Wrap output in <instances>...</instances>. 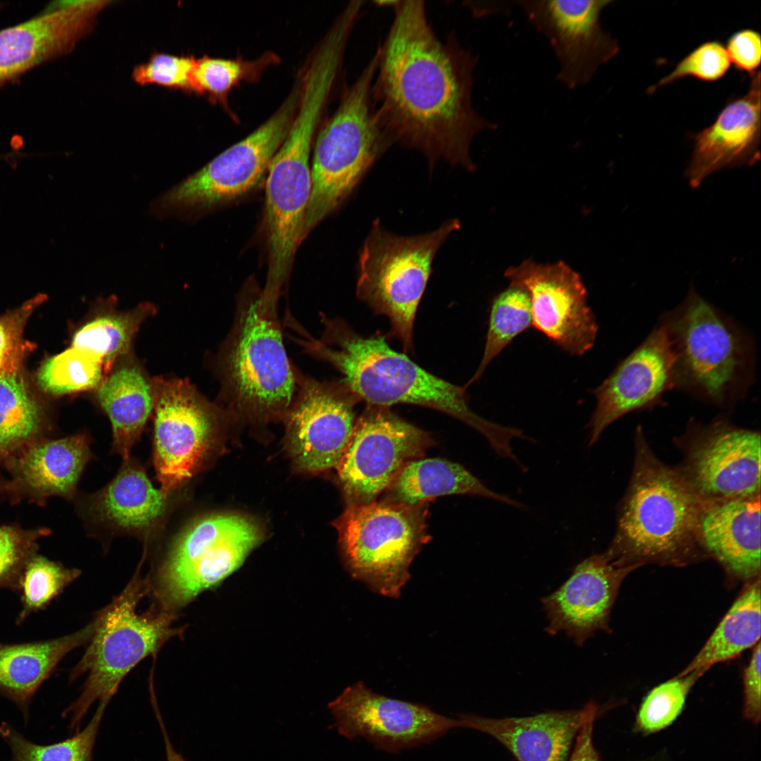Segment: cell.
<instances>
[{"instance_id": "cell-34", "label": "cell", "mask_w": 761, "mask_h": 761, "mask_svg": "<svg viewBox=\"0 0 761 761\" xmlns=\"http://www.w3.org/2000/svg\"><path fill=\"white\" fill-rule=\"evenodd\" d=\"M106 706V704H98L85 729L70 738L50 745L32 743L8 723H2L0 736L11 749L12 757L9 761H92L94 743Z\"/></svg>"}, {"instance_id": "cell-41", "label": "cell", "mask_w": 761, "mask_h": 761, "mask_svg": "<svg viewBox=\"0 0 761 761\" xmlns=\"http://www.w3.org/2000/svg\"><path fill=\"white\" fill-rule=\"evenodd\" d=\"M731 66L724 45L719 40L707 41L686 55L675 68L648 89L653 94L657 89L686 78L703 82H714L727 73Z\"/></svg>"}, {"instance_id": "cell-28", "label": "cell", "mask_w": 761, "mask_h": 761, "mask_svg": "<svg viewBox=\"0 0 761 761\" xmlns=\"http://www.w3.org/2000/svg\"><path fill=\"white\" fill-rule=\"evenodd\" d=\"M94 622L70 635L46 641L0 644V692L20 709L25 720L36 691L62 658L89 641Z\"/></svg>"}, {"instance_id": "cell-20", "label": "cell", "mask_w": 761, "mask_h": 761, "mask_svg": "<svg viewBox=\"0 0 761 761\" xmlns=\"http://www.w3.org/2000/svg\"><path fill=\"white\" fill-rule=\"evenodd\" d=\"M676 357L664 326L655 328L644 342L591 390L596 405L587 425L588 446L623 416L648 408L676 384Z\"/></svg>"}, {"instance_id": "cell-49", "label": "cell", "mask_w": 761, "mask_h": 761, "mask_svg": "<svg viewBox=\"0 0 761 761\" xmlns=\"http://www.w3.org/2000/svg\"><path fill=\"white\" fill-rule=\"evenodd\" d=\"M650 761H660V760H650Z\"/></svg>"}, {"instance_id": "cell-15", "label": "cell", "mask_w": 761, "mask_h": 761, "mask_svg": "<svg viewBox=\"0 0 761 761\" xmlns=\"http://www.w3.org/2000/svg\"><path fill=\"white\" fill-rule=\"evenodd\" d=\"M679 472L704 504L760 497V435L719 421L693 426Z\"/></svg>"}, {"instance_id": "cell-7", "label": "cell", "mask_w": 761, "mask_h": 761, "mask_svg": "<svg viewBox=\"0 0 761 761\" xmlns=\"http://www.w3.org/2000/svg\"><path fill=\"white\" fill-rule=\"evenodd\" d=\"M459 227L457 219H450L431 232L400 236L376 220L362 245L357 263V297L388 318L391 335L407 352L412 349L416 312L435 255Z\"/></svg>"}, {"instance_id": "cell-14", "label": "cell", "mask_w": 761, "mask_h": 761, "mask_svg": "<svg viewBox=\"0 0 761 761\" xmlns=\"http://www.w3.org/2000/svg\"><path fill=\"white\" fill-rule=\"evenodd\" d=\"M356 421L337 466L349 504L376 501L405 464L433 444L430 435L392 413L367 405Z\"/></svg>"}, {"instance_id": "cell-13", "label": "cell", "mask_w": 761, "mask_h": 761, "mask_svg": "<svg viewBox=\"0 0 761 761\" xmlns=\"http://www.w3.org/2000/svg\"><path fill=\"white\" fill-rule=\"evenodd\" d=\"M153 378V464L161 490L170 495L202 466L221 410L187 378Z\"/></svg>"}, {"instance_id": "cell-40", "label": "cell", "mask_w": 761, "mask_h": 761, "mask_svg": "<svg viewBox=\"0 0 761 761\" xmlns=\"http://www.w3.org/2000/svg\"><path fill=\"white\" fill-rule=\"evenodd\" d=\"M46 299L44 294H38L0 316V375L20 374L25 358L34 349L33 344L25 339V327Z\"/></svg>"}, {"instance_id": "cell-26", "label": "cell", "mask_w": 761, "mask_h": 761, "mask_svg": "<svg viewBox=\"0 0 761 761\" xmlns=\"http://www.w3.org/2000/svg\"><path fill=\"white\" fill-rule=\"evenodd\" d=\"M130 355L118 360L96 389L111 424L113 450L124 460L152 415L156 399L154 378Z\"/></svg>"}, {"instance_id": "cell-25", "label": "cell", "mask_w": 761, "mask_h": 761, "mask_svg": "<svg viewBox=\"0 0 761 761\" xmlns=\"http://www.w3.org/2000/svg\"><path fill=\"white\" fill-rule=\"evenodd\" d=\"M703 550L741 580L760 574V497L704 505L699 524Z\"/></svg>"}, {"instance_id": "cell-45", "label": "cell", "mask_w": 761, "mask_h": 761, "mask_svg": "<svg viewBox=\"0 0 761 761\" xmlns=\"http://www.w3.org/2000/svg\"><path fill=\"white\" fill-rule=\"evenodd\" d=\"M761 647L760 642L755 646L748 666L743 671V716L748 722L757 724L761 717Z\"/></svg>"}, {"instance_id": "cell-16", "label": "cell", "mask_w": 761, "mask_h": 761, "mask_svg": "<svg viewBox=\"0 0 761 761\" xmlns=\"http://www.w3.org/2000/svg\"><path fill=\"white\" fill-rule=\"evenodd\" d=\"M612 0L516 1L530 25L550 44L558 68L555 80L569 89L586 86L618 54V41L602 26Z\"/></svg>"}, {"instance_id": "cell-36", "label": "cell", "mask_w": 761, "mask_h": 761, "mask_svg": "<svg viewBox=\"0 0 761 761\" xmlns=\"http://www.w3.org/2000/svg\"><path fill=\"white\" fill-rule=\"evenodd\" d=\"M40 412L20 374L0 375V452L25 443L39 428Z\"/></svg>"}, {"instance_id": "cell-44", "label": "cell", "mask_w": 761, "mask_h": 761, "mask_svg": "<svg viewBox=\"0 0 761 761\" xmlns=\"http://www.w3.org/2000/svg\"><path fill=\"white\" fill-rule=\"evenodd\" d=\"M726 50L734 68L753 75L759 69L761 60V37L759 32L742 29L727 39Z\"/></svg>"}, {"instance_id": "cell-19", "label": "cell", "mask_w": 761, "mask_h": 761, "mask_svg": "<svg viewBox=\"0 0 761 761\" xmlns=\"http://www.w3.org/2000/svg\"><path fill=\"white\" fill-rule=\"evenodd\" d=\"M297 389L284 415L290 450L309 471L337 467L352 435L358 399L340 382H321L296 368Z\"/></svg>"}, {"instance_id": "cell-24", "label": "cell", "mask_w": 761, "mask_h": 761, "mask_svg": "<svg viewBox=\"0 0 761 761\" xmlns=\"http://www.w3.org/2000/svg\"><path fill=\"white\" fill-rule=\"evenodd\" d=\"M600 707L547 711L521 717L459 716L460 728L486 734L504 745L517 761H567L573 741L589 716Z\"/></svg>"}, {"instance_id": "cell-22", "label": "cell", "mask_w": 761, "mask_h": 761, "mask_svg": "<svg viewBox=\"0 0 761 761\" xmlns=\"http://www.w3.org/2000/svg\"><path fill=\"white\" fill-rule=\"evenodd\" d=\"M635 567L620 566L606 552L579 563L570 577L541 602L550 635L564 632L579 646L599 630H607L620 586Z\"/></svg>"}, {"instance_id": "cell-29", "label": "cell", "mask_w": 761, "mask_h": 761, "mask_svg": "<svg viewBox=\"0 0 761 761\" xmlns=\"http://www.w3.org/2000/svg\"><path fill=\"white\" fill-rule=\"evenodd\" d=\"M91 457L89 440L79 433L29 446L17 460L16 474L35 495L68 497Z\"/></svg>"}, {"instance_id": "cell-33", "label": "cell", "mask_w": 761, "mask_h": 761, "mask_svg": "<svg viewBox=\"0 0 761 761\" xmlns=\"http://www.w3.org/2000/svg\"><path fill=\"white\" fill-rule=\"evenodd\" d=\"M533 326L531 298L523 287L510 284L491 300L481 362L466 388L481 378L489 364L518 335Z\"/></svg>"}, {"instance_id": "cell-23", "label": "cell", "mask_w": 761, "mask_h": 761, "mask_svg": "<svg viewBox=\"0 0 761 761\" xmlns=\"http://www.w3.org/2000/svg\"><path fill=\"white\" fill-rule=\"evenodd\" d=\"M750 77L747 92L729 101L710 125L692 135L693 151L685 173L692 188L719 170L751 166L760 160V70Z\"/></svg>"}, {"instance_id": "cell-10", "label": "cell", "mask_w": 761, "mask_h": 761, "mask_svg": "<svg viewBox=\"0 0 761 761\" xmlns=\"http://www.w3.org/2000/svg\"><path fill=\"white\" fill-rule=\"evenodd\" d=\"M320 118L315 106H299L267 171L264 228L268 271L264 290L270 294H280L305 237L311 192L310 152Z\"/></svg>"}, {"instance_id": "cell-47", "label": "cell", "mask_w": 761, "mask_h": 761, "mask_svg": "<svg viewBox=\"0 0 761 761\" xmlns=\"http://www.w3.org/2000/svg\"><path fill=\"white\" fill-rule=\"evenodd\" d=\"M471 3L473 4H474V2H471ZM467 4H468L467 7H469V9L471 11H472L473 14L474 16H476V15L477 16H479V15L483 16V15H487L488 13L491 14L493 13H502L503 12L507 13L508 11H511L513 5H516V1H491L490 5H485V6H483V5L477 6L476 4L470 5L468 3H467Z\"/></svg>"}, {"instance_id": "cell-4", "label": "cell", "mask_w": 761, "mask_h": 761, "mask_svg": "<svg viewBox=\"0 0 761 761\" xmlns=\"http://www.w3.org/2000/svg\"><path fill=\"white\" fill-rule=\"evenodd\" d=\"M277 306L264 300L261 290L242 295L216 358L218 401L253 419L284 416L297 389L296 368L284 347Z\"/></svg>"}, {"instance_id": "cell-9", "label": "cell", "mask_w": 761, "mask_h": 761, "mask_svg": "<svg viewBox=\"0 0 761 761\" xmlns=\"http://www.w3.org/2000/svg\"><path fill=\"white\" fill-rule=\"evenodd\" d=\"M676 357V384L722 403L748 373L749 345L738 329L691 289L662 323Z\"/></svg>"}, {"instance_id": "cell-39", "label": "cell", "mask_w": 761, "mask_h": 761, "mask_svg": "<svg viewBox=\"0 0 761 761\" xmlns=\"http://www.w3.org/2000/svg\"><path fill=\"white\" fill-rule=\"evenodd\" d=\"M264 61L210 56L195 58L192 71V92L207 95L214 100H224L233 87L254 74Z\"/></svg>"}, {"instance_id": "cell-1", "label": "cell", "mask_w": 761, "mask_h": 761, "mask_svg": "<svg viewBox=\"0 0 761 761\" xmlns=\"http://www.w3.org/2000/svg\"><path fill=\"white\" fill-rule=\"evenodd\" d=\"M382 44L371 97L394 144L417 150L433 166L439 160L474 171L471 144L497 124L473 101L478 57L454 34L440 39L423 1H396Z\"/></svg>"}, {"instance_id": "cell-2", "label": "cell", "mask_w": 761, "mask_h": 761, "mask_svg": "<svg viewBox=\"0 0 761 761\" xmlns=\"http://www.w3.org/2000/svg\"><path fill=\"white\" fill-rule=\"evenodd\" d=\"M323 333L315 338L297 325L291 336L307 354L341 373L340 380L367 405L389 407L412 404L442 412L483 435L497 453L507 450L514 429L488 421L469 406L466 388L428 372L407 355L393 350L381 335L364 337L344 321L321 314Z\"/></svg>"}, {"instance_id": "cell-32", "label": "cell", "mask_w": 761, "mask_h": 761, "mask_svg": "<svg viewBox=\"0 0 761 761\" xmlns=\"http://www.w3.org/2000/svg\"><path fill=\"white\" fill-rule=\"evenodd\" d=\"M94 310L74 333L71 346L94 356L108 373L118 360L130 354L140 327L156 309L145 302L130 310H118L111 298L102 300Z\"/></svg>"}, {"instance_id": "cell-3", "label": "cell", "mask_w": 761, "mask_h": 761, "mask_svg": "<svg viewBox=\"0 0 761 761\" xmlns=\"http://www.w3.org/2000/svg\"><path fill=\"white\" fill-rule=\"evenodd\" d=\"M635 448L631 478L605 552L625 567L688 564L703 550L699 524L704 504L678 469L654 454L641 428Z\"/></svg>"}, {"instance_id": "cell-42", "label": "cell", "mask_w": 761, "mask_h": 761, "mask_svg": "<svg viewBox=\"0 0 761 761\" xmlns=\"http://www.w3.org/2000/svg\"><path fill=\"white\" fill-rule=\"evenodd\" d=\"M195 58L165 53L152 55L145 63L136 66L133 80L140 85H156L192 92V71Z\"/></svg>"}, {"instance_id": "cell-31", "label": "cell", "mask_w": 761, "mask_h": 761, "mask_svg": "<svg viewBox=\"0 0 761 761\" xmlns=\"http://www.w3.org/2000/svg\"><path fill=\"white\" fill-rule=\"evenodd\" d=\"M760 594L759 576L745 588L699 652L678 675L705 672L712 665L734 658L760 642Z\"/></svg>"}, {"instance_id": "cell-43", "label": "cell", "mask_w": 761, "mask_h": 761, "mask_svg": "<svg viewBox=\"0 0 761 761\" xmlns=\"http://www.w3.org/2000/svg\"><path fill=\"white\" fill-rule=\"evenodd\" d=\"M42 531L0 526V587L18 588L22 571L32 556Z\"/></svg>"}, {"instance_id": "cell-17", "label": "cell", "mask_w": 761, "mask_h": 761, "mask_svg": "<svg viewBox=\"0 0 761 761\" xmlns=\"http://www.w3.org/2000/svg\"><path fill=\"white\" fill-rule=\"evenodd\" d=\"M339 734L366 738L388 753L429 743L454 728L458 719L438 714L426 705L378 694L359 681L328 705Z\"/></svg>"}, {"instance_id": "cell-46", "label": "cell", "mask_w": 761, "mask_h": 761, "mask_svg": "<svg viewBox=\"0 0 761 761\" xmlns=\"http://www.w3.org/2000/svg\"><path fill=\"white\" fill-rule=\"evenodd\" d=\"M602 709L594 711L581 727L575 747L567 761H601L593 743V726Z\"/></svg>"}, {"instance_id": "cell-37", "label": "cell", "mask_w": 761, "mask_h": 761, "mask_svg": "<svg viewBox=\"0 0 761 761\" xmlns=\"http://www.w3.org/2000/svg\"><path fill=\"white\" fill-rule=\"evenodd\" d=\"M704 673L695 671L677 675L650 690L638 710L634 731L648 736L671 726L681 714L692 687Z\"/></svg>"}, {"instance_id": "cell-6", "label": "cell", "mask_w": 761, "mask_h": 761, "mask_svg": "<svg viewBox=\"0 0 761 761\" xmlns=\"http://www.w3.org/2000/svg\"><path fill=\"white\" fill-rule=\"evenodd\" d=\"M377 62L376 51L359 77L345 89L338 108L317 135L305 236L351 194L394 144L381 125L372 100Z\"/></svg>"}, {"instance_id": "cell-48", "label": "cell", "mask_w": 761, "mask_h": 761, "mask_svg": "<svg viewBox=\"0 0 761 761\" xmlns=\"http://www.w3.org/2000/svg\"><path fill=\"white\" fill-rule=\"evenodd\" d=\"M155 712L163 736L167 761H185L182 755L173 748L158 709H155Z\"/></svg>"}, {"instance_id": "cell-12", "label": "cell", "mask_w": 761, "mask_h": 761, "mask_svg": "<svg viewBox=\"0 0 761 761\" xmlns=\"http://www.w3.org/2000/svg\"><path fill=\"white\" fill-rule=\"evenodd\" d=\"M300 94L295 84L279 108L264 123L161 198L163 209H207L232 201L253 190L267 173L295 115Z\"/></svg>"}, {"instance_id": "cell-38", "label": "cell", "mask_w": 761, "mask_h": 761, "mask_svg": "<svg viewBox=\"0 0 761 761\" xmlns=\"http://www.w3.org/2000/svg\"><path fill=\"white\" fill-rule=\"evenodd\" d=\"M79 574V570L66 569L44 557L32 555L22 571L18 586L23 604L19 620L45 607Z\"/></svg>"}, {"instance_id": "cell-21", "label": "cell", "mask_w": 761, "mask_h": 761, "mask_svg": "<svg viewBox=\"0 0 761 761\" xmlns=\"http://www.w3.org/2000/svg\"><path fill=\"white\" fill-rule=\"evenodd\" d=\"M109 1H55L25 22L0 30V87L73 49Z\"/></svg>"}, {"instance_id": "cell-27", "label": "cell", "mask_w": 761, "mask_h": 761, "mask_svg": "<svg viewBox=\"0 0 761 761\" xmlns=\"http://www.w3.org/2000/svg\"><path fill=\"white\" fill-rule=\"evenodd\" d=\"M168 498L154 487L141 464L129 458L92 497V507L101 521L120 531L147 534L163 519Z\"/></svg>"}, {"instance_id": "cell-8", "label": "cell", "mask_w": 761, "mask_h": 761, "mask_svg": "<svg viewBox=\"0 0 761 761\" xmlns=\"http://www.w3.org/2000/svg\"><path fill=\"white\" fill-rule=\"evenodd\" d=\"M422 505L349 504L335 525L352 576L382 595L397 598L409 566L428 541Z\"/></svg>"}, {"instance_id": "cell-18", "label": "cell", "mask_w": 761, "mask_h": 761, "mask_svg": "<svg viewBox=\"0 0 761 761\" xmlns=\"http://www.w3.org/2000/svg\"><path fill=\"white\" fill-rule=\"evenodd\" d=\"M505 277L528 291L533 326L557 347L570 355L582 356L593 347L597 319L580 275L569 266L563 261L543 264L528 259L508 268Z\"/></svg>"}, {"instance_id": "cell-5", "label": "cell", "mask_w": 761, "mask_h": 761, "mask_svg": "<svg viewBox=\"0 0 761 761\" xmlns=\"http://www.w3.org/2000/svg\"><path fill=\"white\" fill-rule=\"evenodd\" d=\"M150 589L151 581L140 575L139 568L124 590L97 615L89 644L70 675L75 680L87 674L81 694L63 714L70 716L71 729H78L96 701L108 705L122 680L140 661L180 636L181 629L173 626L175 612L154 607L137 612L138 603Z\"/></svg>"}, {"instance_id": "cell-35", "label": "cell", "mask_w": 761, "mask_h": 761, "mask_svg": "<svg viewBox=\"0 0 761 761\" xmlns=\"http://www.w3.org/2000/svg\"><path fill=\"white\" fill-rule=\"evenodd\" d=\"M106 374L103 364L94 356L70 346L44 361L37 380L44 391L62 395L96 390Z\"/></svg>"}, {"instance_id": "cell-30", "label": "cell", "mask_w": 761, "mask_h": 761, "mask_svg": "<svg viewBox=\"0 0 761 761\" xmlns=\"http://www.w3.org/2000/svg\"><path fill=\"white\" fill-rule=\"evenodd\" d=\"M390 487L397 502L409 506L440 496L471 495L524 508L521 502L486 487L459 464L439 458L416 459L401 469Z\"/></svg>"}, {"instance_id": "cell-11", "label": "cell", "mask_w": 761, "mask_h": 761, "mask_svg": "<svg viewBox=\"0 0 761 761\" xmlns=\"http://www.w3.org/2000/svg\"><path fill=\"white\" fill-rule=\"evenodd\" d=\"M261 540L257 525L237 514L197 520L179 536L156 575L154 593L160 609L175 612L222 581Z\"/></svg>"}]
</instances>
